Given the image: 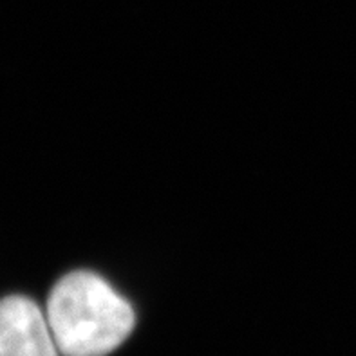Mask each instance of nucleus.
<instances>
[{"mask_svg":"<svg viewBox=\"0 0 356 356\" xmlns=\"http://www.w3.org/2000/svg\"><path fill=\"white\" fill-rule=\"evenodd\" d=\"M45 316L62 356H107L136 324L131 304L90 271L62 277L51 289Z\"/></svg>","mask_w":356,"mask_h":356,"instance_id":"f257e3e1","label":"nucleus"},{"mask_svg":"<svg viewBox=\"0 0 356 356\" xmlns=\"http://www.w3.org/2000/svg\"><path fill=\"white\" fill-rule=\"evenodd\" d=\"M0 356H62L47 316L31 298L0 300Z\"/></svg>","mask_w":356,"mask_h":356,"instance_id":"f03ea898","label":"nucleus"}]
</instances>
